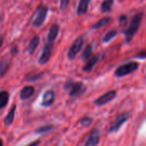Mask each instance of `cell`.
<instances>
[{
	"label": "cell",
	"instance_id": "f546056e",
	"mask_svg": "<svg viewBox=\"0 0 146 146\" xmlns=\"http://www.w3.org/2000/svg\"><path fill=\"white\" fill-rule=\"evenodd\" d=\"M0 146H3V140L0 139Z\"/></svg>",
	"mask_w": 146,
	"mask_h": 146
},
{
	"label": "cell",
	"instance_id": "44dd1931",
	"mask_svg": "<svg viewBox=\"0 0 146 146\" xmlns=\"http://www.w3.org/2000/svg\"><path fill=\"white\" fill-rule=\"evenodd\" d=\"M92 51H93V48H92V44H89L86 46L82 55H81V58L83 60H87L88 58H90L92 56Z\"/></svg>",
	"mask_w": 146,
	"mask_h": 146
},
{
	"label": "cell",
	"instance_id": "83f0119b",
	"mask_svg": "<svg viewBox=\"0 0 146 146\" xmlns=\"http://www.w3.org/2000/svg\"><path fill=\"white\" fill-rule=\"evenodd\" d=\"M15 51L17 52V50H16V47H14V48L12 49V50H11V53H12L13 55H15Z\"/></svg>",
	"mask_w": 146,
	"mask_h": 146
},
{
	"label": "cell",
	"instance_id": "52a82bcc",
	"mask_svg": "<svg viewBox=\"0 0 146 146\" xmlns=\"http://www.w3.org/2000/svg\"><path fill=\"white\" fill-rule=\"evenodd\" d=\"M53 43H50V42H47L44 45V47L43 48V50H42V54L38 59V62L39 64L41 65H44L45 63L48 62V61L50 60V56H51V53H52V50H53Z\"/></svg>",
	"mask_w": 146,
	"mask_h": 146
},
{
	"label": "cell",
	"instance_id": "d6986e66",
	"mask_svg": "<svg viewBox=\"0 0 146 146\" xmlns=\"http://www.w3.org/2000/svg\"><path fill=\"white\" fill-rule=\"evenodd\" d=\"M9 92L6 91H1L0 92V110L4 108L8 103H9Z\"/></svg>",
	"mask_w": 146,
	"mask_h": 146
},
{
	"label": "cell",
	"instance_id": "7402d4cb",
	"mask_svg": "<svg viewBox=\"0 0 146 146\" xmlns=\"http://www.w3.org/2000/svg\"><path fill=\"white\" fill-rule=\"evenodd\" d=\"M117 34H118V32H117L116 30H111V31L108 32V33L105 34V36L104 37L103 42H104V43H108V42H110V41L112 40Z\"/></svg>",
	"mask_w": 146,
	"mask_h": 146
},
{
	"label": "cell",
	"instance_id": "ba28073f",
	"mask_svg": "<svg viewBox=\"0 0 146 146\" xmlns=\"http://www.w3.org/2000/svg\"><path fill=\"white\" fill-rule=\"evenodd\" d=\"M115 96H116V92L115 90H112V91H110L107 93L100 96L99 98H98L93 103L97 106H103V105L110 103V101H112L115 98Z\"/></svg>",
	"mask_w": 146,
	"mask_h": 146
},
{
	"label": "cell",
	"instance_id": "ffe728a7",
	"mask_svg": "<svg viewBox=\"0 0 146 146\" xmlns=\"http://www.w3.org/2000/svg\"><path fill=\"white\" fill-rule=\"evenodd\" d=\"M115 0H104L101 5V11L103 13H107L110 12L112 9V6L114 4Z\"/></svg>",
	"mask_w": 146,
	"mask_h": 146
},
{
	"label": "cell",
	"instance_id": "9c48e42d",
	"mask_svg": "<svg viewBox=\"0 0 146 146\" xmlns=\"http://www.w3.org/2000/svg\"><path fill=\"white\" fill-rule=\"evenodd\" d=\"M100 133L98 128H93L85 144V146H97L99 143Z\"/></svg>",
	"mask_w": 146,
	"mask_h": 146
},
{
	"label": "cell",
	"instance_id": "f1b7e54d",
	"mask_svg": "<svg viewBox=\"0 0 146 146\" xmlns=\"http://www.w3.org/2000/svg\"><path fill=\"white\" fill-rule=\"evenodd\" d=\"M3 39L2 36H0V48H1V46L3 44Z\"/></svg>",
	"mask_w": 146,
	"mask_h": 146
},
{
	"label": "cell",
	"instance_id": "30bf717a",
	"mask_svg": "<svg viewBox=\"0 0 146 146\" xmlns=\"http://www.w3.org/2000/svg\"><path fill=\"white\" fill-rule=\"evenodd\" d=\"M55 92L52 90H48L46 91L42 98V101H41V105L44 106V107H50L53 104L54 101H55Z\"/></svg>",
	"mask_w": 146,
	"mask_h": 146
},
{
	"label": "cell",
	"instance_id": "cb8c5ba5",
	"mask_svg": "<svg viewBox=\"0 0 146 146\" xmlns=\"http://www.w3.org/2000/svg\"><path fill=\"white\" fill-rule=\"evenodd\" d=\"M92 123V118L91 117H83L80 121H79V124L84 126V127H90Z\"/></svg>",
	"mask_w": 146,
	"mask_h": 146
},
{
	"label": "cell",
	"instance_id": "7a4b0ae2",
	"mask_svg": "<svg viewBox=\"0 0 146 146\" xmlns=\"http://www.w3.org/2000/svg\"><path fill=\"white\" fill-rule=\"evenodd\" d=\"M63 88L68 92V95L72 98L78 97L84 92V84L82 82H74L73 80H67Z\"/></svg>",
	"mask_w": 146,
	"mask_h": 146
},
{
	"label": "cell",
	"instance_id": "603a6c76",
	"mask_svg": "<svg viewBox=\"0 0 146 146\" xmlns=\"http://www.w3.org/2000/svg\"><path fill=\"white\" fill-rule=\"evenodd\" d=\"M53 128V126L52 125H46V126H43L38 129L35 130V133H48L50 132L51 129Z\"/></svg>",
	"mask_w": 146,
	"mask_h": 146
},
{
	"label": "cell",
	"instance_id": "3957f363",
	"mask_svg": "<svg viewBox=\"0 0 146 146\" xmlns=\"http://www.w3.org/2000/svg\"><path fill=\"white\" fill-rule=\"evenodd\" d=\"M139 63L138 62H129L127 63L119 66L115 71V75L118 78L124 77L135 72L139 68Z\"/></svg>",
	"mask_w": 146,
	"mask_h": 146
},
{
	"label": "cell",
	"instance_id": "5bb4252c",
	"mask_svg": "<svg viewBox=\"0 0 146 146\" xmlns=\"http://www.w3.org/2000/svg\"><path fill=\"white\" fill-rule=\"evenodd\" d=\"M59 29H60V27H59L58 25H56V24L52 25V27L50 28V31H49V33H48V42L53 43L55 41V39L58 36Z\"/></svg>",
	"mask_w": 146,
	"mask_h": 146
},
{
	"label": "cell",
	"instance_id": "4316f807",
	"mask_svg": "<svg viewBox=\"0 0 146 146\" xmlns=\"http://www.w3.org/2000/svg\"><path fill=\"white\" fill-rule=\"evenodd\" d=\"M127 17L126 16V15H121V17H120V21L121 22H127Z\"/></svg>",
	"mask_w": 146,
	"mask_h": 146
},
{
	"label": "cell",
	"instance_id": "4fadbf2b",
	"mask_svg": "<svg viewBox=\"0 0 146 146\" xmlns=\"http://www.w3.org/2000/svg\"><path fill=\"white\" fill-rule=\"evenodd\" d=\"M90 2L91 0H80V1L78 7H77V10H76L78 15H82L86 14Z\"/></svg>",
	"mask_w": 146,
	"mask_h": 146
},
{
	"label": "cell",
	"instance_id": "8fae6325",
	"mask_svg": "<svg viewBox=\"0 0 146 146\" xmlns=\"http://www.w3.org/2000/svg\"><path fill=\"white\" fill-rule=\"evenodd\" d=\"M34 87L32 86H25L21 89V92H20V98L22 100H26L28 99L29 98H31L33 94H34Z\"/></svg>",
	"mask_w": 146,
	"mask_h": 146
},
{
	"label": "cell",
	"instance_id": "277c9868",
	"mask_svg": "<svg viewBox=\"0 0 146 146\" xmlns=\"http://www.w3.org/2000/svg\"><path fill=\"white\" fill-rule=\"evenodd\" d=\"M48 11H49V9L46 6L42 5V4L38 6V8L35 10L34 15H33V25L36 27H41L44 24V22L47 17Z\"/></svg>",
	"mask_w": 146,
	"mask_h": 146
},
{
	"label": "cell",
	"instance_id": "9a60e30c",
	"mask_svg": "<svg viewBox=\"0 0 146 146\" xmlns=\"http://www.w3.org/2000/svg\"><path fill=\"white\" fill-rule=\"evenodd\" d=\"M39 40H40L39 36L36 35V36L33 37V38L30 41V43H29V44H28V46H27V52H28L30 55H33V54L34 53V51L36 50L37 47H38V44H39Z\"/></svg>",
	"mask_w": 146,
	"mask_h": 146
},
{
	"label": "cell",
	"instance_id": "2e32d148",
	"mask_svg": "<svg viewBox=\"0 0 146 146\" xmlns=\"http://www.w3.org/2000/svg\"><path fill=\"white\" fill-rule=\"evenodd\" d=\"M15 110H16V105L14 104L12 106V108L10 109L9 112L8 113V115L5 116L4 118V121H3V123L5 126H10L14 120H15Z\"/></svg>",
	"mask_w": 146,
	"mask_h": 146
},
{
	"label": "cell",
	"instance_id": "6da1fadb",
	"mask_svg": "<svg viewBox=\"0 0 146 146\" xmlns=\"http://www.w3.org/2000/svg\"><path fill=\"white\" fill-rule=\"evenodd\" d=\"M143 17H144V13L139 12L132 18L128 28L125 31V39L127 43H129L133 39V38L135 36V34L138 33L140 27Z\"/></svg>",
	"mask_w": 146,
	"mask_h": 146
},
{
	"label": "cell",
	"instance_id": "7c38bea8",
	"mask_svg": "<svg viewBox=\"0 0 146 146\" xmlns=\"http://www.w3.org/2000/svg\"><path fill=\"white\" fill-rule=\"evenodd\" d=\"M99 58H100V56H99V55H96V56H92L88 62H87V63L83 67V71L84 72H86V73H89V72H91L92 69H93V68H94V66L98 63V62L99 61Z\"/></svg>",
	"mask_w": 146,
	"mask_h": 146
},
{
	"label": "cell",
	"instance_id": "4dcf8cb0",
	"mask_svg": "<svg viewBox=\"0 0 146 146\" xmlns=\"http://www.w3.org/2000/svg\"><path fill=\"white\" fill-rule=\"evenodd\" d=\"M1 18H2V17H1V15H0V21H1Z\"/></svg>",
	"mask_w": 146,
	"mask_h": 146
},
{
	"label": "cell",
	"instance_id": "8992f818",
	"mask_svg": "<svg viewBox=\"0 0 146 146\" xmlns=\"http://www.w3.org/2000/svg\"><path fill=\"white\" fill-rule=\"evenodd\" d=\"M130 116H131L130 114L127 113V112L122 113V114L119 115L116 117V119L114 121V122L111 124L109 132L111 133H116V132H118L119 129L121 127V126L130 119Z\"/></svg>",
	"mask_w": 146,
	"mask_h": 146
},
{
	"label": "cell",
	"instance_id": "484cf974",
	"mask_svg": "<svg viewBox=\"0 0 146 146\" xmlns=\"http://www.w3.org/2000/svg\"><path fill=\"white\" fill-rule=\"evenodd\" d=\"M40 144V141L39 140H36V141H33L32 143H30L29 145H27V146H38Z\"/></svg>",
	"mask_w": 146,
	"mask_h": 146
},
{
	"label": "cell",
	"instance_id": "e0dca14e",
	"mask_svg": "<svg viewBox=\"0 0 146 146\" xmlns=\"http://www.w3.org/2000/svg\"><path fill=\"white\" fill-rule=\"evenodd\" d=\"M9 68V60L5 56L0 60V77H3Z\"/></svg>",
	"mask_w": 146,
	"mask_h": 146
},
{
	"label": "cell",
	"instance_id": "ac0fdd59",
	"mask_svg": "<svg viewBox=\"0 0 146 146\" xmlns=\"http://www.w3.org/2000/svg\"><path fill=\"white\" fill-rule=\"evenodd\" d=\"M110 21H111V17L110 16H105V17L102 18L101 20H99L98 22H96L92 26V29H98V28H101L103 27H105L107 24L110 23Z\"/></svg>",
	"mask_w": 146,
	"mask_h": 146
},
{
	"label": "cell",
	"instance_id": "5b68a950",
	"mask_svg": "<svg viewBox=\"0 0 146 146\" xmlns=\"http://www.w3.org/2000/svg\"><path fill=\"white\" fill-rule=\"evenodd\" d=\"M85 42V38L84 36H80L79 38H76V40L74 42V44L70 46L68 52V60H74L77 54L80 51V50L83 47Z\"/></svg>",
	"mask_w": 146,
	"mask_h": 146
},
{
	"label": "cell",
	"instance_id": "d4e9b609",
	"mask_svg": "<svg viewBox=\"0 0 146 146\" xmlns=\"http://www.w3.org/2000/svg\"><path fill=\"white\" fill-rule=\"evenodd\" d=\"M69 2H70V0H61L60 1V9H65L68 6Z\"/></svg>",
	"mask_w": 146,
	"mask_h": 146
}]
</instances>
